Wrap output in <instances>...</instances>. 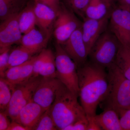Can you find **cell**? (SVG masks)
Returning a JSON list of instances; mask_svg holds the SVG:
<instances>
[{"instance_id": "6da1fadb", "label": "cell", "mask_w": 130, "mask_h": 130, "mask_svg": "<svg viewBox=\"0 0 130 130\" xmlns=\"http://www.w3.org/2000/svg\"><path fill=\"white\" fill-rule=\"evenodd\" d=\"M77 71L81 105L87 117L95 116L98 105L107 93V72L90 61L77 67Z\"/></svg>"}, {"instance_id": "7a4b0ae2", "label": "cell", "mask_w": 130, "mask_h": 130, "mask_svg": "<svg viewBox=\"0 0 130 130\" xmlns=\"http://www.w3.org/2000/svg\"><path fill=\"white\" fill-rule=\"evenodd\" d=\"M75 95L62 83L50 111L58 130L63 129L76 120L86 116Z\"/></svg>"}, {"instance_id": "3957f363", "label": "cell", "mask_w": 130, "mask_h": 130, "mask_svg": "<svg viewBox=\"0 0 130 130\" xmlns=\"http://www.w3.org/2000/svg\"><path fill=\"white\" fill-rule=\"evenodd\" d=\"M107 70L108 90L103 101L105 108H112L118 113L130 108V79L115 63Z\"/></svg>"}, {"instance_id": "277c9868", "label": "cell", "mask_w": 130, "mask_h": 130, "mask_svg": "<svg viewBox=\"0 0 130 130\" xmlns=\"http://www.w3.org/2000/svg\"><path fill=\"white\" fill-rule=\"evenodd\" d=\"M120 43L108 28L100 36L89 54L90 61L107 69L115 63Z\"/></svg>"}, {"instance_id": "5b68a950", "label": "cell", "mask_w": 130, "mask_h": 130, "mask_svg": "<svg viewBox=\"0 0 130 130\" xmlns=\"http://www.w3.org/2000/svg\"><path fill=\"white\" fill-rule=\"evenodd\" d=\"M55 47L56 78L71 92L79 97L77 66L60 44L56 42Z\"/></svg>"}, {"instance_id": "8992f818", "label": "cell", "mask_w": 130, "mask_h": 130, "mask_svg": "<svg viewBox=\"0 0 130 130\" xmlns=\"http://www.w3.org/2000/svg\"><path fill=\"white\" fill-rule=\"evenodd\" d=\"M42 77H31L30 79L16 85H12L11 99L5 112L14 121L21 109L32 100L36 89Z\"/></svg>"}, {"instance_id": "52a82bcc", "label": "cell", "mask_w": 130, "mask_h": 130, "mask_svg": "<svg viewBox=\"0 0 130 130\" xmlns=\"http://www.w3.org/2000/svg\"><path fill=\"white\" fill-rule=\"evenodd\" d=\"M83 23L61 2L54 24V34L56 42L63 44L74 31L82 27Z\"/></svg>"}, {"instance_id": "ba28073f", "label": "cell", "mask_w": 130, "mask_h": 130, "mask_svg": "<svg viewBox=\"0 0 130 130\" xmlns=\"http://www.w3.org/2000/svg\"><path fill=\"white\" fill-rule=\"evenodd\" d=\"M108 28L121 45L130 47V9L113 7Z\"/></svg>"}, {"instance_id": "9c48e42d", "label": "cell", "mask_w": 130, "mask_h": 130, "mask_svg": "<svg viewBox=\"0 0 130 130\" xmlns=\"http://www.w3.org/2000/svg\"><path fill=\"white\" fill-rule=\"evenodd\" d=\"M61 82L57 78H42L35 90L32 100L45 110L53 103L58 88Z\"/></svg>"}, {"instance_id": "30bf717a", "label": "cell", "mask_w": 130, "mask_h": 130, "mask_svg": "<svg viewBox=\"0 0 130 130\" xmlns=\"http://www.w3.org/2000/svg\"><path fill=\"white\" fill-rule=\"evenodd\" d=\"M61 45L77 67L87 62L88 53L83 39L82 27L74 31L68 40Z\"/></svg>"}, {"instance_id": "8fae6325", "label": "cell", "mask_w": 130, "mask_h": 130, "mask_svg": "<svg viewBox=\"0 0 130 130\" xmlns=\"http://www.w3.org/2000/svg\"><path fill=\"white\" fill-rule=\"evenodd\" d=\"M111 14L100 19L86 18L84 20L82 35L88 55L95 42L107 29Z\"/></svg>"}, {"instance_id": "7c38bea8", "label": "cell", "mask_w": 130, "mask_h": 130, "mask_svg": "<svg viewBox=\"0 0 130 130\" xmlns=\"http://www.w3.org/2000/svg\"><path fill=\"white\" fill-rule=\"evenodd\" d=\"M20 12L2 21L0 25V48L21 43L23 35L19 24Z\"/></svg>"}, {"instance_id": "4fadbf2b", "label": "cell", "mask_w": 130, "mask_h": 130, "mask_svg": "<svg viewBox=\"0 0 130 130\" xmlns=\"http://www.w3.org/2000/svg\"><path fill=\"white\" fill-rule=\"evenodd\" d=\"M51 36V34L35 27L23 35L20 43L36 54L46 48Z\"/></svg>"}, {"instance_id": "5bb4252c", "label": "cell", "mask_w": 130, "mask_h": 130, "mask_svg": "<svg viewBox=\"0 0 130 130\" xmlns=\"http://www.w3.org/2000/svg\"><path fill=\"white\" fill-rule=\"evenodd\" d=\"M37 56L34 55L24 63L8 68L3 78L12 85L21 83L30 79L32 76L33 66Z\"/></svg>"}, {"instance_id": "9a60e30c", "label": "cell", "mask_w": 130, "mask_h": 130, "mask_svg": "<svg viewBox=\"0 0 130 130\" xmlns=\"http://www.w3.org/2000/svg\"><path fill=\"white\" fill-rule=\"evenodd\" d=\"M46 111L31 100L21 109L14 121L20 123L29 130H32Z\"/></svg>"}, {"instance_id": "2e32d148", "label": "cell", "mask_w": 130, "mask_h": 130, "mask_svg": "<svg viewBox=\"0 0 130 130\" xmlns=\"http://www.w3.org/2000/svg\"><path fill=\"white\" fill-rule=\"evenodd\" d=\"M33 1L36 25L42 30L51 34L56 18V13L46 5Z\"/></svg>"}, {"instance_id": "e0dca14e", "label": "cell", "mask_w": 130, "mask_h": 130, "mask_svg": "<svg viewBox=\"0 0 130 130\" xmlns=\"http://www.w3.org/2000/svg\"><path fill=\"white\" fill-rule=\"evenodd\" d=\"M113 5L107 0H90L85 10V19L103 18L111 13Z\"/></svg>"}, {"instance_id": "ac0fdd59", "label": "cell", "mask_w": 130, "mask_h": 130, "mask_svg": "<svg viewBox=\"0 0 130 130\" xmlns=\"http://www.w3.org/2000/svg\"><path fill=\"white\" fill-rule=\"evenodd\" d=\"M101 130H123L118 113L111 108H105L104 111L94 116Z\"/></svg>"}, {"instance_id": "d6986e66", "label": "cell", "mask_w": 130, "mask_h": 130, "mask_svg": "<svg viewBox=\"0 0 130 130\" xmlns=\"http://www.w3.org/2000/svg\"><path fill=\"white\" fill-rule=\"evenodd\" d=\"M19 24L23 34L28 33L34 29L36 25V19L33 3H28L22 11L20 12Z\"/></svg>"}, {"instance_id": "ffe728a7", "label": "cell", "mask_w": 130, "mask_h": 130, "mask_svg": "<svg viewBox=\"0 0 130 130\" xmlns=\"http://www.w3.org/2000/svg\"><path fill=\"white\" fill-rule=\"evenodd\" d=\"M35 54L22 45L19 46L10 52L8 68L24 63L30 59Z\"/></svg>"}, {"instance_id": "44dd1931", "label": "cell", "mask_w": 130, "mask_h": 130, "mask_svg": "<svg viewBox=\"0 0 130 130\" xmlns=\"http://www.w3.org/2000/svg\"><path fill=\"white\" fill-rule=\"evenodd\" d=\"M115 63L124 75L130 79V47L120 44Z\"/></svg>"}, {"instance_id": "7402d4cb", "label": "cell", "mask_w": 130, "mask_h": 130, "mask_svg": "<svg viewBox=\"0 0 130 130\" xmlns=\"http://www.w3.org/2000/svg\"><path fill=\"white\" fill-rule=\"evenodd\" d=\"M22 0H0V19L5 20L18 12L19 5Z\"/></svg>"}, {"instance_id": "603a6c76", "label": "cell", "mask_w": 130, "mask_h": 130, "mask_svg": "<svg viewBox=\"0 0 130 130\" xmlns=\"http://www.w3.org/2000/svg\"><path fill=\"white\" fill-rule=\"evenodd\" d=\"M12 94V85L3 78H0V109L5 111L7 108Z\"/></svg>"}, {"instance_id": "cb8c5ba5", "label": "cell", "mask_w": 130, "mask_h": 130, "mask_svg": "<svg viewBox=\"0 0 130 130\" xmlns=\"http://www.w3.org/2000/svg\"><path fill=\"white\" fill-rule=\"evenodd\" d=\"M39 76L44 78H56L55 55L51 50L48 49L46 60Z\"/></svg>"}, {"instance_id": "d4e9b609", "label": "cell", "mask_w": 130, "mask_h": 130, "mask_svg": "<svg viewBox=\"0 0 130 130\" xmlns=\"http://www.w3.org/2000/svg\"><path fill=\"white\" fill-rule=\"evenodd\" d=\"M90 0H63V3L75 14L84 20L85 11Z\"/></svg>"}, {"instance_id": "484cf974", "label": "cell", "mask_w": 130, "mask_h": 130, "mask_svg": "<svg viewBox=\"0 0 130 130\" xmlns=\"http://www.w3.org/2000/svg\"><path fill=\"white\" fill-rule=\"evenodd\" d=\"M32 130H58L56 124L50 113V108L42 115Z\"/></svg>"}, {"instance_id": "4316f807", "label": "cell", "mask_w": 130, "mask_h": 130, "mask_svg": "<svg viewBox=\"0 0 130 130\" xmlns=\"http://www.w3.org/2000/svg\"><path fill=\"white\" fill-rule=\"evenodd\" d=\"M48 49H44L37 55L33 66L32 77L39 76V73L45 63L48 54Z\"/></svg>"}, {"instance_id": "83f0119b", "label": "cell", "mask_w": 130, "mask_h": 130, "mask_svg": "<svg viewBox=\"0 0 130 130\" xmlns=\"http://www.w3.org/2000/svg\"><path fill=\"white\" fill-rule=\"evenodd\" d=\"M10 47L0 48V75L4 77L6 71L8 69Z\"/></svg>"}, {"instance_id": "f1b7e54d", "label": "cell", "mask_w": 130, "mask_h": 130, "mask_svg": "<svg viewBox=\"0 0 130 130\" xmlns=\"http://www.w3.org/2000/svg\"><path fill=\"white\" fill-rule=\"evenodd\" d=\"M88 120L87 116L76 120L63 130H87Z\"/></svg>"}, {"instance_id": "f546056e", "label": "cell", "mask_w": 130, "mask_h": 130, "mask_svg": "<svg viewBox=\"0 0 130 130\" xmlns=\"http://www.w3.org/2000/svg\"><path fill=\"white\" fill-rule=\"evenodd\" d=\"M123 130H130V108L123 109L118 113Z\"/></svg>"}, {"instance_id": "4dcf8cb0", "label": "cell", "mask_w": 130, "mask_h": 130, "mask_svg": "<svg viewBox=\"0 0 130 130\" xmlns=\"http://www.w3.org/2000/svg\"><path fill=\"white\" fill-rule=\"evenodd\" d=\"M35 2L40 3L46 5L52 8L56 13L60 7L61 2L60 0H32Z\"/></svg>"}, {"instance_id": "1f68e13d", "label": "cell", "mask_w": 130, "mask_h": 130, "mask_svg": "<svg viewBox=\"0 0 130 130\" xmlns=\"http://www.w3.org/2000/svg\"><path fill=\"white\" fill-rule=\"evenodd\" d=\"M8 117L5 111H1L0 130H8L11 123L8 119Z\"/></svg>"}, {"instance_id": "d6a6232c", "label": "cell", "mask_w": 130, "mask_h": 130, "mask_svg": "<svg viewBox=\"0 0 130 130\" xmlns=\"http://www.w3.org/2000/svg\"><path fill=\"white\" fill-rule=\"evenodd\" d=\"M94 116L87 117L88 120V124L87 130H101L100 126L96 121Z\"/></svg>"}, {"instance_id": "836d02e7", "label": "cell", "mask_w": 130, "mask_h": 130, "mask_svg": "<svg viewBox=\"0 0 130 130\" xmlns=\"http://www.w3.org/2000/svg\"><path fill=\"white\" fill-rule=\"evenodd\" d=\"M8 130H29L28 128L20 123L15 121H12Z\"/></svg>"}, {"instance_id": "e575fe53", "label": "cell", "mask_w": 130, "mask_h": 130, "mask_svg": "<svg viewBox=\"0 0 130 130\" xmlns=\"http://www.w3.org/2000/svg\"><path fill=\"white\" fill-rule=\"evenodd\" d=\"M116 1L119 7L130 9V0H116Z\"/></svg>"}, {"instance_id": "d590c367", "label": "cell", "mask_w": 130, "mask_h": 130, "mask_svg": "<svg viewBox=\"0 0 130 130\" xmlns=\"http://www.w3.org/2000/svg\"><path fill=\"white\" fill-rule=\"evenodd\" d=\"M107 1L112 4H113L114 3L113 0H107Z\"/></svg>"}, {"instance_id": "8d00e7d4", "label": "cell", "mask_w": 130, "mask_h": 130, "mask_svg": "<svg viewBox=\"0 0 130 130\" xmlns=\"http://www.w3.org/2000/svg\"><path fill=\"white\" fill-rule=\"evenodd\" d=\"M116 0H113L114 2L115 1H116Z\"/></svg>"}, {"instance_id": "74e56055", "label": "cell", "mask_w": 130, "mask_h": 130, "mask_svg": "<svg viewBox=\"0 0 130 130\" xmlns=\"http://www.w3.org/2000/svg\"><path fill=\"white\" fill-rule=\"evenodd\" d=\"M25 1V0H23V1Z\"/></svg>"}]
</instances>
